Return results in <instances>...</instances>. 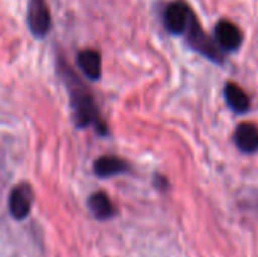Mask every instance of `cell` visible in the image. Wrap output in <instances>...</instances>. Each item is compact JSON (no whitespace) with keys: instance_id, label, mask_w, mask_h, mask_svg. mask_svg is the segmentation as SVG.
Wrapping results in <instances>:
<instances>
[{"instance_id":"cell-1","label":"cell","mask_w":258,"mask_h":257,"mask_svg":"<svg viewBox=\"0 0 258 257\" xmlns=\"http://www.w3.org/2000/svg\"><path fill=\"white\" fill-rule=\"evenodd\" d=\"M68 88L71 92V105L74 114V123L79 127H88L89 124H98L97 106L92 100V95L86 88H83L74 73L68 71Z\"/></svg>"},{"instance_id":"cell-2","label":"cell","mask_w":258,"mask_h":257,"mask_svg":"<svg viewBox=\"0 0 258 257\" xmlns=\"http://www.w3.org/2000/svg\"><path fill=\"white\" fill-rule=\"evenodd\" d=\"M27 26L35 38H44L51 27V15L45 0H29Z\"/></svg>"},{"instance_id":"cell-3","label":"cell","mask_w":258,"mask_h":257,"mask_svg":"<svg viewBox=\"0 0 258 257\" xmlns=\"http://www.w3.org/2000/svg\"><path fill=\"white\" fill-rule=\"evenodd\" d=\"M187 39H189V44L200 53H203L206 58L221 64L224 61V56H222V52L219 48L218 44H215L213 39H210L201 29V26L195 21V18L190 20V24L187 27Z\"/></svg>"},{"instance_id":"cell-4","label":"cell","mask_w":258,"mask_h":257,"mask_svg":"<svg viewBox=\"0 0 258 257\" xmlns=\"http://www.w3.org/2000/svg\"><path fill=\"white\" fill-rule=\"evenodd\" d=\"M192 18H194V15H192L190 9L181 2L169 3L166 11H165V15H163V21H165L166 29L174 35L184 33L187 30Z\"/></svg>"},{"instance_id":"cell-5","label":"cell","mask_w":258,"mask_h":257,"mask_svg":"<svg viewBox=\"0 0 258 257\" xmlns=\"http://www.w3.org/2000/svg\"><path fill=\"white\" fill-rule=\"evenodd\" d=\"M215 39L219 48L225 52H236L242 45L243 36H242L240 29L236 24L227 20H222L215 27Z\"/></svg>"},{"instance_id":"cell-6","label":"cell","mask_w":258,"mask_h":257,"mask_svg":"<svg viewBox=\"0 0 258 257\" xmlns=\"http://www.w3.org/2000/svg\"><path fill=\"white\" fill-rule=\"evenodd\" d=\"M32 200H33V192H32L29 185L23 183V185L15 186L9 195V212H11V215L15 220H24L30 212Z\"/></svg>"},{"instance_id":"cell-7","label":"cell","mask_w":258,"mask_h":257,"mask_svg":"<svg viewBox=\"0 0 258 257\" xmlns=\"http://www.w3.org/2000/svg\"><path fill=\"white\" fill-rule=\"evenodd\" d=\"M234 144L242 153L258 151V127L252 123H242L234 130Z\"/></svg>"},{"instance_id":"cell-8","label":"cell","mask_w":258,"mask_h":257,"mask_svg":"<svg viewBox=\"0 0 258 257\" xmlns=\"http://www.w3.org/2000/svg\"><path fill=\"white\" fill-rule=\"evenodd\" d=\"M77 65L89 80H98L101 77V56L98 52L86 48L77 55Z\"/></svg>"},{"instance_id":"cell-9","label":"cell","mask_w":258,"mask_h":257,"mask_svg":"<svg viewBox=\"0 0 258 257\" xmlns=\"http://www.w3.org/2000/svg\"><path fill=\"white\" fill-rule=\"evenodd\" d=\"M224 95L227 100V105L234 111L236 114H245L251 108V101L248 94L236 83H227L224 89Z\"/></svg>"},{"instance_id":"cell-10","label":"cell","mask_w":258,"mask_h":257,"mask_svg":"<svg viewBox=\"0 0 258 257\" xmlns=\"http://www.w3.org/2000/svg\"><path fill=\"white\" fill-rule=\"evenodd\" d=\"M128 164L115 156H103L94 164V171L98 177H112L116 174L127 173Z\"/></svg>"},{"instance_id":"cell-11","label":"cell","mask_w":258,"mask_h":257,"mask_svg":"<svg viewBox=\"0 0 258 257\" xmlns=\"http://www.w3.org/2000/svg\"><path fill=\"white\" fill-rule=\"evenodd\" d=\"M88 208L97 220H109L115 215V206L104 192H95L88 200Z\"/></svg>"}]
</instances>
